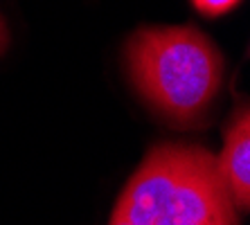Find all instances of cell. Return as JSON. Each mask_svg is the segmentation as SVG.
<instances>
[{"instance_id": "5", "label": "cell", "mask_w": 250, "mask_h": 225, "mask_svg": "<svg viewBox=\"0 0 250 225\" xmlns=\"http://www.w3.org/2000/svg\"><path fill=\"white\" fill-rule=\"evenodd\" d=\"M7 45H9V29H7L5 18L0 16V54L7 50Z\"/></svg>"}, {"instance_id": "2", "label": "cell", "mask_w": 250, "mask_h": 225, "mask_svg": "<svg viewBox=\"0 0 250 225\" xmlns=\"http://www.w3.org/2000/svg\"><path fill=\"white\" fill-rule=\"evenodd\" d=\"M128 75L146 104L174 124H192L223 86V57L194 27H145L126 43Z\"/></svg>"}, {"instance_id": "4", "label": "cell", "mask_w": 250, "mask_h": 225, "mask_svg": "<svg viewBox=\"0 0 250 225\" xmlns=\"http://www.w3.org/2000/svg\"><path fill=\"white\" fill-rule=\"evenodd\" d=\"M239 2L241 0H192V5L203 16H223V14H230Z\"/></svg>"}, {"instance_id": "1", "label": "cell", "mask_w": 250, "mask_h": 225, "mask_svg": "<svg viewBox=\"0 0 250 225\" xmlns=\"http://www.w3.org/2000/svg\"><path fill=\"white\" fill-rule=\"evenodd\" d=\"M108 225H239V219L216 156L196 144H158L126 183Z\"/></svg>"}, {"instance_id": "3", "label": "cell", "mask_w": 250, "mask_h": 225, "mask_svg": "<svg viewBox=\"0 0 250 225\" xmlns=\"http://www.w3.org/2000/svg\"><path fill=\"white\" fill-rule=\"evenodd\" d=\"M219 173L234 205L246 212L250 205V110L239 106L226 131V144L216 158Z\"/></svg>"}]
</instances>
